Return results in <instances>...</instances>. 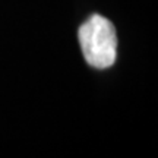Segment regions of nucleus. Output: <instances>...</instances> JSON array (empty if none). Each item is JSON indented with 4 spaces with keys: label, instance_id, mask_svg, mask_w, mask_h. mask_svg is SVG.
I'll return each mask as SVG.
<instances>
[{
    "label": "nucleus",
    "instance_id": "f257e3e1",
    "mask_svg": "<svg viewBox=\"0 0 158 158\" xmlns=\"http://www.w3.org/2000/svg\"><path fill=\"white\" fill-rule=\"evenodd\" d=\"M81 50L91 68H111L117 59V35L116 28L107 18L91 15L78 31Z\"/></svg>",
    "mask_w": 158,
    "mask_h": 158
}]
</instances>
